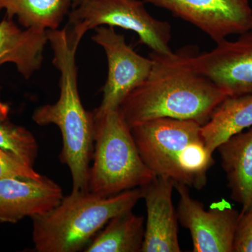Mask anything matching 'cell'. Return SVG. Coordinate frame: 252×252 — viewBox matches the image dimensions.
<instances>
[{
  "mask_svg": "<svg viewBox=\"0 0 252 252\" xmlns=\"http://www.w3.org/2000/svg\"><path fill=\"white\" fill-rule=\"evenodd\" d=\"M149 57L153 66L148 77L119 108L130 128L160 118L191 120L203 126L228 97L187 64L185 50L171 55L152 52Z\"/></svg>",
  "mask_w": 252,
  "mask_h": 252,
  "instance_id": "1",
  "label": "cell"
},
{
  "mask_svg": "<svg viewBox=\"0 0 252 252\" xmlns=\"http://www.w3.org/2000/svg\"><path fill=\"white\" fill-rule=\"evenodd\" d=\"M48 39L54 52L53 63L61 75L59 98L36 109L32 120L39 126L59 127L63 137L60 158L70 171L72 191H87L94 119V112L84 108L78 89L76 53L80 41L67 28L48 31Z\"/></svg>",
  "mask_w": 252,
  "mask_h": 252,
  "instance_id": "2",
  "label": "cell"
},
{
  "mask_svg": "<svg viewBox=\"0 0 252 252\" xmlns=\"http://www.w3.org/2000/svg\"><path fill=\"white\" fill-rule=\"evenodd\" d=\"M201 126L194 121L160 118L134 126L131 132L140 157L154 175L200 190L215 162Z\"/></svg>",
  "mask_w": 252,
  "mask_h": 252,
  "instance_id": "3",
  "label": "cell"
},
{
  "mask_svg": "<svg viewBox=\"0 0 252 252\" xmlns=\"http://www.w3.org/2000/svg\"><path fill=\"white\" fill-rule=\"evenodd\" d=\"M142 197L141 187L109 197L72 191L49 211L31 218L34 250L80 251L109 220L132 210Z\"/></svg>",
  "mask_w": 252,
  "mask_h": 252,
  "instance_id": "4",
  "label": "cell"
},
{
  "mask_svg": "<svg viewBox=\"0 0 252 252\" xmlns=\"http://www.w3.org/2000/svg\"><path fill=\"white\" fill-rule=\"evenodd\" d=\"M94 153L88 189L102 197L147 185L157 176L140 157L119 109L94 114Z\"/></svg>",
  "mask_w": 252,
  "mask_h": 252,
  "instance_id": "5",
  "label": "cell"
},
{
  "mask_svg": "<svg viewBox=\"0 0 252 252\" xmlns=\"http://www.w3.org/2000/svg\"><path fill=\"white\" fill-rule=\"evenodd\" d=\"M142 0H89L74 7L69 14L70 32L82 39L88 31L99 26L119 27L136 33L139 43L152 52L173 54L170 46L172 28L149 14Z\"/></svg>",
  "mask_w": 252,
  "mask_h": 252,
  "instance_id": "6",
  "label": "cell"
},
{
  "mask_svg": "<svg viewBox=\"0 0 252 252\" xmlns=\"http://www.w3.org/2000/svg\"><path fill=\"white\" fill-rule=\"evenodd\" d=\"M238 35L235 40L216 43L211 51L200 54L185 49L187 64L228 97L252 94V27Z\"/></svg>",
  "mask_w": 252,
  "mask_h": 252,
  "instance_id": "7",
  "label": "cell"
},
{
  "mask_svg": "<svg viewBox=\"0 0 252 252\" xmlns=\"http://www.w3.org/2000/svg\"><path fill=\"white\" fill-rule=\"evenodd\" d=\"M94 30L93 41L104 49L108 63L103 97L94 112L99 115L120 107L126 97L148 77L153 60L136 53L114 28L99 26Z\"/></svg>",
  "mask_w": 252,
  "mask_h": 252,
  "instance_id": "8",
  "label": "cell"
},
{
  "mask_svg": "<svg viewBox=\"0 0 252 252\" xmlns=\"http://www.w3.org/2000/svg\"><path fill=\"white\" fill-rule=\"evenodd\" d=\"M179 194L177 219L190 232L194 252H233L238 212L227 205L206 210L194 199L189 187L175 183Z\"/></svg>",
  "mask_w": 252,
  "mask_h": 252,
  "instance_id": "9",
  "label": "cell"
},
{
  "mask_svg": "<svg viewBox=\"0 0 252 252\" xmlns=\"http://www.w3.org/2000/svg\"><path fill=\"white\" fill-rule=\"evenodd\" d=\"M193 25L215 43L252 27L250 0H142Z\"/></svg>",
  "mask_w": 252,
  "mask_h": 252,
  "instance_id": "10",
  "label": "cell"
},
{
  "mask_svg": "<svg viewBox=\"0 0 252 252\" xmlns=\"http://www.w3.org/2000/svg\"><path fill=\"white\" fill-rule=\"evenodd\" d=\"M147 221L142 252H180L177 211L172 203L175 182L165 177H157L141 187Z\"/></svg>",
  "mask_w": 252,
  "mask_h": 252,
  "instance_id": "11",
  "label": "cell"
},
{
  "mask_svg": "<svg viewBox=\"0 0 252 252\" xmlns=\"http://www.w3.org/2000/svg\"><path fill=\"white\" fill-rule=\"evenodd\" d=\"M63 197L62 188L45 176L39 180L0 179V222L16 223L42 215Z\"/></svg>",
  "mask_w": 252,
  "mask_h": 252,
  "instance_id": "12",
  "label": "cell"
},
{
  "mask_svg": "<svg viewBox=\"0 0 252 252\" xmlns=\"http://www.w3.org/2000/svg\"><path fill=\"white\" fill-rule=\"evenodd\" d=\"M48 42L47 31L21 29L5 16L0 22V67L14 64L23 77L29 79L40 69Z\"/></svg>",
  "mask_w": 252,
  "mask_h": 252,
  "instance_id": "13",
  "label": "cell"
},
{
  "mask_svg": "<svg viewBox=\"0 0 252 252\" xmlns=\"http://www.w3.org/2000/svg\"><path fill=\"white\" fill-rule=\"evenodd\" d=\"M228 181L231 198L242 206L252 207V127L231 136L217 149Z\"/></svg>",
  "mask_w": 252,
  "mask_h": 252,
  "instance_id": "14",
  "label": "cell"
},
{
  "mask_svg": "<svg viewBox=\"0 0 252 252\" xmlns=\"http://www.w3.org/2000/svg\"><path fill=\"white\" fill-rule=\"evenodd\" d=\"M252 127V94L225 98L215 109L201 133L207 148L213 154L231 136Z\"/></svg>",
  "mask_w": 252,
  "mask_h": 252,
  "instance_id": "15",
  "label": "cell"
},
{
  "mask_svg": "<svg viewBox=\"0 0 252 252\" xmlns=\"http://www.w3.org/2000/svg\"><path fill=\"white\" fill-rule=\"evenodd\" d=\"M144 217L132 210L113 217L88 245L86 252H138L144 236Z\"/></svg>",
  "mask_w": 252,
  "mask_h": 252,
  "instance_id": "16",
  "label": "cell"
},
{
  "mask_svg": "<svg viewBox=\"0 0 252 252\" xmlns=\"http://www.w3.org/2000/svg\"><path fill=\"white\" fill-rule=\"evenodd\" d=\"M72 0H0V11L25 28L54 31L69 12Z\"/></svg>",
  "mask_w": 252,
  "mask_h": 252,
  "instance_id": "17",
  "label": "cell"
},
{
  "mask_svg": "<svg viewBox=\"0 0 252 252\" xmlns=\"http://www.w3.org/2000/svg\"><path fill=\"white\" fill-rule=\"evenodd\" d=\"M7 104L0 100V148L28 166L34 167L38 156L37 142L31 131L9 119Z\"/></svg>",
  "mask_w": 252,
  "mask_h": 252,
  "instance_id": "18",
  "label": "cell"
},
{
  "mask_svg": "<svg viewBox=\"0 0 252 252\" xmlns=\"http://www.w3.org/2000/svg\"><path fill=\"white\" fill-rule=\"evenodd\" d=\"M43 175L38 173L34 167L28 166L0 148V179L14 178L39 180Z\"/></svg>",
  "mask_w": 252,
  "mask_h": 252,
  "instance_id": "19",
  "label": "cell"
},
{
  "mask_svg": "<svg viewBox=\"0 0 252 252\" xmlns=\"http://www.w3.org/2000/svg\"><path fill=\"white\" fill-rule=\"evenodd\" d=\"M233 252H252V207L240 215Z\"/></svg>",
  "mask_w": 252,
  "mask_h": 252,
  "instance_id": "20",
  "label": "cell"
},
{
  "mask_svg": "<svg viewBox=\"0 0 252 252\" xmlns=\"http://www.w3.org/2000/svg\"><path fill=\"white\" fill-rule=\"evenodd\" d=\"M89 1V0H72V3L74 4V6H77L81 3L84 2V1Z\"/></svg>",
  "mask_w": 252,
  "mask_h": 252,
  "instance_id": "21",
  "label": "cell"
}]
</instances>
